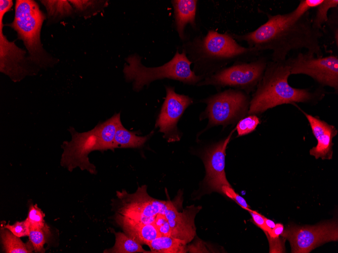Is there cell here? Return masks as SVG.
I'll use <instances>...</instances> for the list:
<instances>
[{
  "label": "cell",
  "instance_id": "obj_7",
  "mask_svg": "<svg viewBox=\"0 0 338 253\" xmlns=\"http://www.w3.org/2000/svg\"><path fill=\"white\" fill-rule=\"evenodd\" d=\"M268 60L259 57L250 62H238L205 77L197 86H230L249 92L258 84L266 68Z\"/></svg>",
  "mask_w": 338,
  "mask_h": 253
},
{
  "label": "cell",
  "instance_id": "obj_27",
  "mask_svg": "<svg viewBox=\"0 0 338 253\" xmlns=\"http://www.w3.org/2000/svg\"><path fill=\"white\" fill-rule=\"evenodd\" d=\"M4 227L17 237L28 236L30 229L26 219L23 221H17L13 225L7 224Z\"/></svg>",
  "mask_w": 338,
  "mask_h": 253
},
{
  "label": "cell",
  "instance_id": "obj_18",
  "mask_svg": "<svg viewBox=\"0 0 338 253\" xmlns=\"http://www.w3.org/2000/svg\"><path fill=\"white\" fill-rule=\"evenodd\" d=\"M147 245L153 253H185L188 251L186 243L171 236L160 235Z\"/></svg>",
  "mask_w": 338,
  "mask_h": 253
},
{
  "label": "cell",
  "instance_id": "obj_30",
  "mask_svg": "<svg viewBox=\"0 0 338 253\" xmlns=\"http://www.w3.org/2000/svg\"><path fill=\"white\" fill-rule=\"evenodd\" d=\"M284 229V226L281 223H276L270 232L266 234L268 238L276 239L282 235Z\"/></svg>",
  "mask_w": 338,
  "mask_h": 253
},
{
  "label": "cell",
  "instance_id": "obj_14",
  "mask_svg": "<svg viewBox=\"0 0 338 253\" xmlns=\"http://www.w3.org/2000/svg\"><path fill=\"white\" fill-rule=\"evenodd\" d=\"M311 126L317 144L310 150L311 155L316 159L330 160L332 157V138L337 134L334 126L302 111Z\"/></svg>",
  "mask_w": 338,
  "mask_h": 253
},
{
  "label": "cell",
  "instance_id": "obj_11",
  "mask_svg": "<svg viewBox=\"0 0 338 253\" xmlns=\"http://www.w3.org/2000/svg\"><path fill=\"white\" fill-rule=\"evenodd\" d=\"M290 74L307 75L322 85L338 88V57L330 55L316 57L307 53L286 59Z\"/></svg>",
  "mask_w": 338,
  "mask_h": 253
},
{
  "label": "cell",
  "instance_id": "obj_28",
  "mask_svg": "<svg viewBox=\"0 0 338 253\" xmlns=\"http://www.w3.org/2000/svg\"><path fill=\"white\" fill-rule=\"evenodd\" d=\"M221 191L227 196L234 200L242 209L246 210L247 209L250 208L244 198L235 192L231 186L223 185L222 187Z\"/></svg>",
  "mask_w": 338,
  "mask_h": 253
},
{
  "label": "cell",
  "instance_id": "obj_15",
  "mask_svg": "<svg viewBox=\"0 0 338 253\" xmlns=\"http://www.w3.org/2000/svg\"><path fill=\"white\" fill-rule=\"evenodd\" d=\"M113 219L124 232L135 238L142 245H147L161 235L153 224L138 223L114 215Z\"/></svg>",
  "mask_w": 338,
  "mask_h": 253
},
{
  "label": "cell",
  "instance_id": "obj_26",
  "mask_svg": "<svg viewBox=\"0 0 338 253\" xmlns=\"http://www.w3.org/2000/svg\"><path fill=\"white\" fill-rule=\"evenodd\" d=\"M259 122V118L255 115H250L240 120L236 127L238 136L246 135L253 131Z\"/></svg>",
  "mask_w": 338,
  "mask_h": 253
},
{
  "label": "cell",
  "instance_id": "obj_13",
  "mask_svg": "<svg viewBox=\"0 0 338 253\" xmlns=\"http://www.w3.org/2000/svg\"><path fill=\"white\" fill-rule=\"evenodd\" d=\"M235 129L224 140L207 148L203 153L202 160L205 168L203 185L208 192L222 193L221 188L223 185L231 186L225 171L226 149Z\"/></svg>",
  "mask_w": 338,
  "mask_h": 253
},
{
  "label": "cell",
  "instance_id": "obj_20",
  "mask_svg": "<svg viewBox=\"0 0 338 253\" xmlns=\"http://www.w3.org/2000/svg\"><path fill=\"white\" fill-rule=\"evenodd\" d=\"M1 237L5 252L30 253L34 250L33 246L30 240L24 243L20 237L13 234L4 227L1 228Z\"/></svg>",
  "mask_w": 338,
  "mask_h": 253
},
{
  "label": "cell",
  "instance_id": "obj_22",
  "mask_svg": "<svg viewBox=\"0 0 338 253\" xmlns=\"http://www.w3.org/2000/svg\"><path fill=\"white\" fill-rule=\"evenodd\" d=\"M337 0H323L317 7L315 17L312 19V25L315 29L321 30L322 25L328 21V12L331 8H337Z\"/></svg>",
  "mask_w": 338,
  "mask_h": 253
},
{
  "label": "cell",
  "instance_id": "obj_5",
  "mask_svg": "<svg viewBox=\"0 0 338 253\" xmlns=\"http://www.w3.org/2000/svg\"><path fill=\"white\" fill-rule=\"evenodd\" d=\"M125 60L127 63L123 69L125 79L126 82L133 83V89L137 92L156 80L168 78L197 85L203 79L191 70L192 62L184 50L182 53L177 50L171 61L157 67L144 66L141 63V58L136 54L130 55Z\"/></svg>",
  "mask_w": 338,
  "mask_h": 253
},
{
  "label": "cell",
  "instance_id": "obj_24",
  "mask_svg": "<svg viewBox=\"0 0 338 253\" xmlns=\"http://www.w3.org/2000/svg\"><path fill=\"white\" fill-rule=\"evenodd\" d=\"M45 214L38 207L36 204L30 205L26 220L29 226V229H38L43 228L46 223L44 220Z\"/></svg>",
  "mask_w": 338,
  "mask_h": 253
},
{
  "label": "cell",
  "instance_id": "obj_2",
  "mask_svg": "<svg viewBox=\"0 0 338 253\" xmlns=\"http://www.w3.org/2000/svg\"><path fill=\"white\" fill-rule=\"evenodd\" d=\"M183 47L188 59L194 64L193 72L203 79L231 62L256 60L262 53L256 48L240 45L232 34L213 30H208L205 35L196 36Z\"/></svg>",
  "mask_w": 338,
  "mask_h": 253
},
{
  "label": "cell",
  "instance_id": "obj_31",
  "mask_svg": "<svg viewBox=\"0 0 338 253\" xmlns=\"http://www.w3.org/2000/svg\"><path fill=\"white\" fill-rule=\"evenodd\" d=\"M264 219L267 226L270 229H272L275 225V223L271 220L266 218L264 216Z\"/></svg>",
  "mask_w": 338,
  "mask_h": 253
},
{
  "label": "cell",
  "instance_id": "obj_1",
  "mask_svg": "<svg viewBox=\"0 0 338 253\" xmlns=\"http://www.w3.org/2000/svg\"><path fill=\"white\" fill-rule=\"evenodd\" d=\"M268 21L255 30L244 34H233L237 41H245L248 47L259 51L272 50L271 59L275 62H283L292 50L306 48L307 53L322 56L320 39L321 30L312 25L309 12L298 20H291L287 14L271 15L267 14Z\"/></svg>",
  "mask_w": 338,
  "mask_h": 253
},
{
  "label": "cell",
  "instance_id": "obj_9",
  "mask_svg": "<svg viewBox=\"0 0 338 253\" xmlns=\"http://www.w3.org/2000/svg\"><path fill=\"white\" fill-rule=\"evenodd\" d=\"M290 243L292 253H309L317 247L338 240V224L333 219L315 225H288L281 235Z\"/></svg>",
  "mask_w": 338,
  "mask_h": 253
},
{
  "label": "cell",
  "instance_id": "obj_19",
  "mask_svg": "<svg viewBox=\"0 0 338 253\" xmlns=\"http://www.w3.org/2000/svg\"><path fill=\"white\" fill-rule=\"evenodd\" d=\"M111 231L115 236V243L114 245L106 249L105 253H150L151 251L145 250L142 245L133 237L127 234L125 232H115L113 229Z\"/></svg>",
  "mask_w": 338,
  "mask_h": 253
},
{
  "label": "cell",
  "instance_id": "obj_4",
  "mask_svg": "<svg viewBox=\"0 0 338 253\" xmlns=\"http://www.w3.org/2000/svg\"><path fill=\"white\" fill-rule=\"evenodd\" d=\"M289 67L284 62L268 61L263 76L249 102L248 115L263 113L285 104L314 103L320 98L318 92L291 87L288 82Z\"/></svg>",
  "mask_w": 338,
  "mask_h": 253
},
{
  "label": "cell",
  "instance_id": "obj_29",
  "mask_svg": "<svg viewBox=\"0 0 338 253\" xmlns=\"http://www.w3.org/2000/svg\"><path fill=\"white\" fill-rule=\"evenodd\" d=\"M250 214L252 220L254 223L260 228L263 230L266 234L269 233L271 229H270L266 225L264 216L256 211L248 208L246 210Z\"/></svg>",
  "mask_w": 338,
  "mask_h": 253
},
{
  "label": "cell",
  "instance_id": "obj_17",
  "mask_svg": "<svg viewBox=\"0 0 338 253\" xmlns=\"http://www.w3.org/2000/svg\"><path fill=\"white\" fill-rule=\"evenodd\" d=\"M138 131L127 130L121 122L117 126L113 140L112 147L115 148H141L152 136L154 131H151L146 136L137 135Z\"/></svg>",
  "mask_w": 338,
  "mask_h": 253
},
{
  "label": "cell",
  "instance_id": "obj_10",
  "mask_svg": "<svg viewBox=\"0 0 338 253\" xmlns=\"http://www.w3.org/2000/svg\"><path fill=\"white\" fill-rule=\"evenodd\" d=\"M0 6V71L16 82L26 76L36 74L37 70L30 66L33 64L25 57V51L9 41L3 32V19L12 8L13 1L1 0Z\"/></svg>",
  "mask_w": 338,
  "mask_h": 253
},
{
  "label": "cell",
  "instance_id": "obj_6",
  "mask_svg": "<svg viewBox=\"0 0 338 253\" xmlns=\"http://www.w3.org/2000/svg\"><path fill=\"white\" fill-rule=\"evenodd\" d=\"M46 18L34 1L17 0L14 19L8 24L23 41L31 63L39 68L52 67L57 62L45 50L40 41L41 29Z\"/></svg>",
  "mask_w": 338,
  "mask_h": 253
},
{
  "label": "cell",
  "instance_id": "obj_16",
  "mask_svg": "<svg viewBox=\"0 0 338 253\" xmlns=\"http://www.w3.org/2000/svg\"><path fill=\"white\" fill-rule=\"evenodd\" d=\"M196 0H174L172 3L174 9L175 25L180 38L185 39V28L190 24L196 28L195 23L197 11Z\"/></svg>",
  "mask_w": 338,
  "mask_h": 253
},
{
  "label": "cell",
  "instance_id": "obj_23",
  "mask_svg": "<svg viewBox=\"0 0 338 253\" xmlns=\"http://www.w3.org/2000/svg\"><path fill=\"white\" fill-rule=\"evenodd\" d=\"M50 236V231L47 224L42 228L29 229V239L35 252H45L44 246Z\"/></svg>",
  "mask_w": 338,
  "mask_h": 253
},
{
  "label": "cell",
  "instance_id": "obj_12",
  "mask_svg": "<svg viewBox=\"0 0 338 253\" xmlns=\"http://www.w3.org/2000/svg\"><path fill=\"white\" fill-rule=\"evenodd\" d=\"M166 96L155 123V127L163 134L168 142L180 140L181 133L177 127L178 122L187 108L193 103L187 95L176 93L175 88L166 86Z\"/></svg>",
  "mask_w": 338,
  "mask_h": 253
},
{
  "label": "cell",
  "instance_id": "obj_3",
  "mask_svg": "<svg viewBox=\"0 0 338 253\" xmlns=\"http://www.w3.org/2000/svg\"><path fill=\"white\" fill-rule=\"evenodd\" d=\"M120 112L115 113L111 118L99 123L88 131L78 132L72 126L68 128L71 139L64 141L61 145L63 153L60 165L72 172L79 168L91 174L97 173L96 167L90 162L89 155L94 151H114L113 140L118 125L121 123Z\"/></svg>",
  "mask_w": 338,
  "mask_h": 253
},
{
  "label": "cell",
  "instance_id": "obj_21",
  "mask_svg": "<svg viewBox=\"0 0 338 253\" xmlns=\"http://www.w3.org/2000/svg\"><path fill=\"white\" fill-rule=\"evenodd\" d=\"M45 5L50 18L58 20L73 13L69 1H41Z\"/></svg>",
  "mask_w": 338,
  "mask_h": 253
},
{
  "label": "cell",
  "instance_id": "obj_25",
  "mask_svg": "<svg viewBox=\"0 0 338 253\" xmlns=\"http://www.w3.org/2000/svg\"><path fill=\"white\" fill-rule=\"evenodd\" d=\"M323 2V0H302L293 11L288 13V16L291 20L297 21L309 10L317 8Z\"/></svg>",
  "mask_w": 338,
  "mask_h": 253
},
{
  "label": "cell",
  "instance_id": "obj_8",
  "mask_svg": "<svg viewBox=\"0 0 338 253\" xmlns=\"http://www.w3.org/2000/svg\"><path fill=\"white\" fill-rule=\"evenodd\" d=\"M207 105L200 120L208 119L207 128L226 125L243 116L248 111L247 95L239 90L228 89L201 100Z\"/></svg>",
  "mask_w": 338,
  "mask_h": 253
}]
</instances>
